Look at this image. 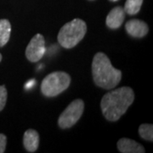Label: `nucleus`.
Listing matches in <instances>:
<instances>
[{
  "instance_id": "obj_11",
  "label": "nucleus",
  "mask_w": 153,
  "mask_h": 153,
  "mask_svg": "<svg viewBox=\"0 0 153 153\" xmlns=\"http://www.w3.org/2000/svg\"><path fill=\"white\" fill-rule=\"evenodd\" d=\"M10 33V22L6 19L0 20V47H4L9 42Z\"/></svg>"
},
{
  "instance_id": "obj_7",
  "label": "nucleus",
  "mask_w": 153,
  "mask_h": 153,
  "mask_svg": "<svg viewBox=\"0 0 153 153\" xmlns=\"http://www.w3.org/2000/svg\"><path fill=\"white\" fill-rule=\"evenodd\" d=\"M125 29L128 34L133 38H144L149 32L148 25L143 21L138 19H131L126 23Z\"/></svg>"
},
{
  "instance_id": "obj_12",
  "label": "nucleus",
  "mask_w": 153,
  "mask_h": 153,
  "mask_svg": "<svg viewBox=\"0 0 153 153\" xmlns=\"http://www.w3.org/2000/svg\"><path fill=\"white\" fill-rule=\"evenodd\" d=\"M143 0H127L124 4V11L129 16L138 14L142 6Z\"/></svg>"
},
{
  "instance_id": "obj_2",
  "label": "nucleus",
  "mask_w": 153,
  "mask_h": 153,
  "mask_svg": "<svg viewBox=\"0 0 153 153\" xmlns=\"http://www.w3.org/2000/svg\"><path fill=\"white\" fill-rule=\"evenodd\" d=\"M92 74L94 83L103 89L114 88L122 79V71L113 67L108 56L102 52L94 56Z\"/></svg>"
},
{
  "instance_id": "obj_9",
  "label": "nucleus",
  "mask_w": 153,
  "mask_h": 153,
  "mask_svg": "<svg viewBox=\"0 0 153 153\" xmlns=\"http://www.w3.org/2000/svg\"><path fill=\"white\" fill-rule=\"evenodd\" d=\"M117 149L122 153H144L145 148L140 143L131 139L123 138L117 141Z\"/></svg>"
},
{
  "instance_id": "obj_13",
  "label": "nucleus",
  "mask_w": 153,
  "mask_h": 153,
  "mask_svg": "<svg viewBox=\"0 0 153 153\" xmlns=\"http://www.w3.org/2000/svg\"><path fill=\"white\" fill-rule=\"evenodd\" d=\"M139 134L140 137L147 140V141H153V126L152 124H141L139 128Z\"/></svg>"
},
{
  "instance_id": "obj_15",
  "label": "nucleus",
  "mask_w": 153,
  "mask_h": 153,
  "mask_svg": "<svg viewBox=\"0 0 153 153\" xmlns=\"http://www.w3.org/2000/svg\"><path fill=\"white\" fill-rule=\"evenodd\" d=\"M6 144L7 138L4 134H0V153H4L5 152Z\"/></svg>"
},
{
  "instance_id": "obj_16",
  "label": "nucleus",
  "mask_w": 153,
  "mask_h": 153,
  "mask_svg": "<svg viewBox=\"0 0 153 153\" xmlns=\"http://www.w3.org/2000/svg\"><path fill=\"white\" fill-rule=\"evenodd\" d=\"M34 83H35V80H32V81H29V82L27 83V85H26V88H29L31 87V85H32V84H34Z\"/></svg>"
},
{
  "instance_id": "obj_4",
  "label": "nucleus",
  "mask_w": 153,
  "mask_h": 153,
  "mask_svg": "<svg viewBox=\"0 0 153 153\" xmlns=\"http://www.w3.org/2000/svg\"><path fill=\"white\" fill-rule=\"evenodd\" d=\"M71 77L65 71H55L44 78L41 92L46 97H55L70 86Z\"/></svg>"
},
{
  "instance_id": "obj_14",
  "label": "nucleus",
  "mask_w": 153,
  "mask_h": 153,
  "mask_svg": "<svg viewBox=\"0 0 153 153\" xmlns=\"http://www.w3.org/2000/svg\"><path fill=\"white\" fill-rule=\"evenodd\" d=\"M7 97H8V93L7 89L4 85L0 86V111L4 108L6 102H7Z\"/></svg>"
},
{
  "instance_id": "obj_6",
  "label": "nucleus",
  "mask_w": 153,
  "mask_h": 153,
  "mask_svg": "<svg viewBox=\"0 0 153 153\" xmlns=\"http://www.w3.org/2000/svg\"><path fill=\"white\" fill-rule=\"evenodd\" d=\"M45 51V40L40 33L36 34L29 42L26 49V57L31 62H37L41 60Z\"/></svg>"
},
{
  "instance_id": "obj_1",
  "label": "nucleus",
  "mask_w": 153,
  "mask_h": 153,
  "mask_svg": "<svg viewBox=\"0 0 153 153\" xmlns=\"http://www.w3.org/2000/svg\"><path fill=\"white\" fill-rule=\"evenodd\" d=\"M134 100V90L129 87L116 88L106 93L101 99L102 114L110 122L117 121L127 111Z\"/></svg>"
},
{
  "instance_id": "obj_19",
  "label": "nucleus",
  "mask_w": 153,
  "mask_h": 153,
  "mask_svg": "<svg viewBox=\"0 0 153 153\" xmlns=\"http://www.w3.org/2000/svg\"><path fill=\"white\" fill-rule=\"evenodd\" d=\"M90 1H93V0H90Z\"/></svg>"
},
{
  "instance_id": "obj_8",
  "label": "nucleus",
  "mask_w": 153,
  "mask_h": 153,
  "mask_svg": "<svg viewBox=\"0 0 153 153\" xmlns=\"http://www.w3.org/2000/svg\"><path fill=\"white\" fill-rule=\"evenodd\" d=\"M124 18H125L124 10L120 6H117L110 11L109 14L107 15L105 20L106 26L112 30L118 29L123 25Z\"/></svg>"
},
{
  "instance_id": "obj_5",
  "label": "nucleus",
  "mask_w": 153,
  "mask_h": 153,
  "mask_svg": "<svg viewBox=\"0 0 153 153\" xmlns=\"http://www.w3.org/2000/svg\"><path fill=\"white\" fill-rule=\"evenodd\" d=\"M83 110L84 102L82 100L77 99L71 102V104L66 107L59 117L58 124L60 128H70L73 125H75L77 121L81 118Z\"/></svg>"
},
{
  "instance_id": "obj_3",
  "label": "nucleus",
  "mask_w": 153,
  "mask_h": 153,
  "mask_svg": "<svg viewBox=\"0 0 153 153\" xmlns=\"http://www.w3.org/2000/svg\"><path fill=\"white\" fill-rule=\"evenodd\" d=\"M87 33V24L81 19H74L65 24L58 33V42L65 49L74 48Z\"/></svg>"
},
{
  "instance_id": "obj_18",
  "label": "nucleus",
  "mask_w": 153,
  "mask_h": 153,
  "mask_svg": "<svg viewBox=\"0 0 153 153\" xmlns=\"http://www.w3.org/2000/svg\"><path fill=\"white\" fill-rule=\"evenodd\" d=\"M1 60H2V55L0 54V62H1Z\"/></svg>"
},
{
  "instance_id": "obj_17",
  "label": "nucleus",
  "mask_w": 153,
  "mask_h": 153,
  "mask_svg": "<svg viewBox=\"0 0 153 153\" xmlns=\"http://www.w3.org/2000/svg\"><path fill=\"white\" fill-rule=\"evenodd\" d=\"M111 2H117V1H118V0H109Z\"/></svg>"
},
{
  "instance_id": "obj_10",
  "label": "nucleus",
  "mask_w": 153,
  "mask_h": 153,
  "mask_svg": "<svg viewBox=\"0 0 153 153\" xmlns=\"http://www.w3.org/2000/svg\"><path fill=\"white\" fill-rule=\"evenodd\" d=\"M23 145L28 152H35L39 146V134L34 129H27L23 136Z\"/></svg>"
}]
</instances>
